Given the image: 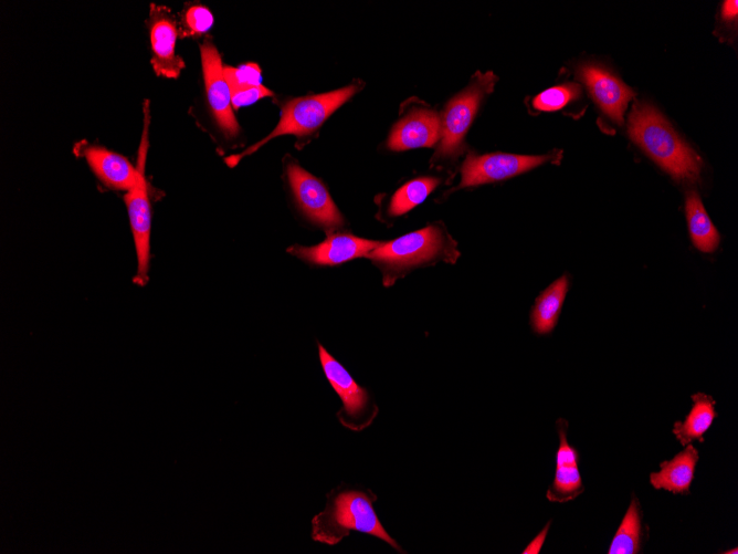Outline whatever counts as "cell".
I'll return each instance as SVG.
<instances>
[{
	"label": "cell",
	"mask_w": 738,
	"mask_h": 554,
	"mask_svg": "<svg viewBox=\"0 0 738 554\" xmlns=\"http://www.w3.org/2000/svg\"><path fill=\"white\" fill-rule=\"evenodd\" d=\"M377 495L370 490L340 483L326 494L323 511L312 520V539L327 545H336L352 531L376 536L399 553L405 551L381 524L373 503Z\"/></svg>",
	"instance_id": "obj_1"
},
{
	"label": "cell",
	"mask_w": 738,
	"mask_h": 554,
	"mask_svg": "<svg viewBox=\"0 0 738 554\" xmlns=\"http://www.w3.org/2000/svg\"><path fill=\"white\" fill-rule=\"evenodd\" d=\"M628 129L631 138L673 178L679 181L698 180L700 158L656 108L636 103L630 114Z\"/></svg>",
	"instance_id": "obj_2"
},
{
	"label": "cell",
	"mask_w": 738,
	"mask_h": 554,
	"mask_svg": "<svg viewBox=\"0 0 738 554\" xmlns=\"http://www.w3.org/2000/svg\"><path fill=\"white\" fill-rule=\"evenodd\" d=\"M361 82L325 94L292 98L282 106L276 127L261 142L238 156L226 159L229 165L238 164L245 155L252 154L272 138L292 134L304 137L316 132L327 117L361 88Z\"/></svg>",
	"instance_id": "obj_3"
},
{
	"label": "cell",
	"mask_w": 738,
	"mask_h": 554,
	"mask_svg": "<svg viewBox=\"0 0 738 554\" xmlns=\"http://www.w3.org/2000/svg\"><path fill=\"white\" fill-rule=\"evenodd\" d=\"M149 111L145 107V125L137 158V179L124 197L136 251V274L134 282L145 286L149 280L151 208L148 184L145 177V161L148 149Z\"/></svg>",
	"instance_id": "obj_4"
},
{
	"label": "cell",
	"mask_w": 738,
	"mask_h": 554,
	"mask_svg": "<svg viewBox=\"0 0 738 554\" xmlns=\"http://www.w3.org/2000/svg\"><path fill=\"white\" fill-rule=\"evenodd\" d=\"M318 354L325 376L342 403L337 412L339 422L352 431L365 430L378 416V406L370 398L368 390L358 385L347 369L320 344Z\"/></svg>",
	"instance_id": "obj_5"
},
{
	"label": "cell",
	"mask_w": 738,
	"mask_h": 554,
	"mask_svg": "<svg viewBox=\"0 0 738 554\" xmlns=\"http://www.w3.org/2000/svg\"><path fill=\"white\" fill-rule=\"evenodd\" d=\"M495 76L487 73L454 97L446 106L441 123V143L437 156H452L458 153L462 139L471 125L479 102L486 92L492 91Z\"/></svg>",
	"instance_id": "obj_6"
},
{
	"label": "cell",
	"mask_w": 738,
	"mask_h": 554,
	"mask_svg": "<svg viewBox=\"0 0 738 554\" xmlns=\"http://www.w3.org/2000/svg\"><path fill=\"white\" fill-rule=\"evenodd\" d=\"M442 247L441 231L436 227H426L393 241L381 242L368 257L388 268L400 270L431 260L440 253Z\"/></svg>",
	"instance_id": "obj_7"
},
{
	"label": "cell",
	"mask_w": 738,
	"mask_h": 554,
	"mask_svg": "<svg viewBox=\"0 0 738 554\" xmlns=\"http://www.w3.org/2000/svg\"><path fill=\"white\" fill-rule=\"evenodd\" d=\"M151 44V65L158 76L176 79L184 61L176 54L177 21L166 6L150 3L147 19Z\"/></svg>",
	"instance_id": "obj_8"
},
{
	"label": "cell",
	"mask_w": 738,
	"mask_h": 554,
	"mask_svg": "<svg viewBox=\"0 0 738 554\" xmlns=\"http://www.w3.org/2000/svg\"><path fill=\"white\" fill-rule=\"evenodd\" d=\"M203 79L209 105L221 128L229 137L239 132V124L233 114L231 90L223 74L221 56L210 39L200 45Z\"/></svg>",
	"instance_id": "obj_9"
},
{
	"label": "cell",
	"mask_w": 738,
	"mask_h": 554,
	"mask_svg": "<svg viewBox=\"0 0 738 554\" xmlns=\"http://www.w3.org/2000/svg\"><path fill=\"white\" fill-rule=\"evenodd\" d=\"M288 180L301 209L314 222L326 229L342 224V218L319 179L295 163L287 164Z\"/></svg>",
	"instance_id": "obj_10"
},
{
	"label": "cell",
	"mask_w": 738,
	"mask_h": 554,
	"mask_svg": "<svg viewBox=\"0 0 738 554\" xmlns=\"http://www.w3.org/2000/svg\"><path fill=\"white\" fill-rule=\"evenodd\" d=\"M550 156H525L514 154L468 155L462 167L460 187L503 180L523 174L549 160Z\"/></svg>",
	"instance_id": "obj_11"
},
{
	"label": "cell",
	"mask_w": 738,
	"mask_h": 554,
	"mask_svg": "<svg viewBox=\"0 0 738 554\" xmlns=\"http://www.w3.org/2000/svg\"><path fill=\"white\" fill-rule=\"evenodd\" d=\"M559 436V448L556 456V472L546 496L550 502L563 503L580 495L584 487L579 472V452L567 440L568 421L559 418L556 421Z\"/></svg>",
	"instance_id": "obj_12"
},
{
	"label": "cell",
	"mask_w": 738,
	"mask_h": 554,
	"mask_svg": "<svg viewBox=\"0 0 738 554\" xmlns=\"http://www.w3.org/2000/svg\"><path fill=\"white\" fill-rule=\"evenodd\" d=\"M580 79L600 108L618 124H623V113L634 96L631 88L605 69L587 64L580 67Z\"/></svg>",
	"instance_id": "obj_13"
},
{
	"label": "cell",
	"mask_w": 738,
	"mask_h": 554,
	"mask_svg": "<svg viewBox=\"0 0 738 554\" xmlns=\"http://www.w3.org/2000/svg\"><path fill=\"white\" fill-rule=\"evenodd\" d=\"M381 242L361 239L351 234H331L314 247L294 245L288 252L316 264H339L355 258L368 255Z\"/></svg>",
	"instance_id": "obj_14"
},
{
	"label": "cell",
	"mask_w": 738,
	"mask_h": 554,
	"mask_svg": "<svg viewBox=\"0 0 738 554\" xmlns=\"http://www.w3.org/2000/svg\"><path fill=\"white\" fill-rule=\"evenodd\" d=\"M77 147L78 154L106 187L128 191L136 184L137 167L124 156L98 145L78 144Z\"/></svg>",
	"instance_id": "obj_15"
},
{
	"label": "cell",
	"mask_w": 738,
	"mask_h": 554,
	"mask_svg": "<svg viewBox=\"0 0 738 554\" xmlns=\"http://www.w3.org/2000/svg\"><path fill=\"white\" fill-rule=\"evenodd\" d=\"M440 134L441 122L435 112L412 111L394 125L388 147L392 150L430 147L436 143Z\"/></svg>",
	"instance_id": "obj_16"
},
{
	"label": "cell",
	"mask_w": 738,
	"mask_h": 554,
	"mask_svg": "<svg viewBox=\"0 0 738 554\" xmlns=\"http://www.w3.org/2000/svg\"><path fill=\"white\" fill-rule=\"evenodd\" d=\"M698 459V450L692 442L687 443L673 459L662 461L660 471L651 472V485L656 490L663 489L674 494H689Z\"/></svg>",
	"instance_id": "obj_17"
},
{
	"label": "cell",
	"mask_w": 738,
	"mask_h": 554,
	"mask_svg": "<svg viewBox=\"0 0 738 554\" xmlns=\"http://www.w3.org/2000/svg\"><path fill=\"white\" fill-rule=\"evenodd\" d=\"M693 406L684 421H675L672 432L676 440L686 446L693 440L704 442V435L717 417L716 401L709 395L696 393L692 395Z\"/></svg>",
	"instance_id": "obj_18"
},
{
	"label": "cell",
	"mask_w": 738,
	"mask_h": 554,
	"mask_svg": "<svg viewBox=\"0 0 738 554\" xmlns=\"http://www.w3.org/2000/svg\"><path fill=\"white\" fill-rule=\"evenodd\" d=\"M568 286V278L562 275L537 296L530 312V325L535 333L549 334L556 327Z\"/></svg>",
	"instance_id": "obj_19"
},
{
	"label": "cell",
	"mask_w": 738,
	"mask_h": 554,
	"mask_svg": "<svg viewBox=\"0 0 738 554\" xmlns=\"http://www.w3.org/2000/svg\"><path fill=\"white\" fill-rule=\"evenodd\" d=\"M686 219L694 245L702 252H713L719 244V233L710 221L696 191H689L685 201Z\"/></svg>",
	"instance_id": "obj_20"
},
{
	"label": "cell",
	"mask_w": 738,
	"mask_h": 554,
	"mask_svg": "<svg viewBox=\"0 0 738 554\" xmlns=\"http://www.w3.org/2000/svg\"><path fill=\"white\" fill-rule=\"evenodd\" d=\"M644 535L641 505L633 493L628 511L612 539L608 553L637 554L642 550Z\"/></svg>",
	"instance_id": "obj_21"
},
{
	"label": "cell",
	"mask_w": 738,
	"mask_h": 554,
	"mask_svg": "<svg viewBox=\"0 0 738 554\" xmlns=\"http://www.w3.org/2000/svg\"><path fill=\"white\" fill-rule=\"evenodd\" d=\"M437 184L439 179L431 177L418 178L407 182L393 195L389 208L390 215L400 216L408 212L421 203Z\"/></svg>",
	"instance_id": "obj_22"
},
{
	"label": "cell",
	"mask_w": 738,
	"mask_h": 554,
	"mask_svg": "<svg viewBox=\"0 0 738 554\" xmlns=\"http://www.w3.org/2000/svg\"><path fill=\"white\" fill-rule=\"evenodd\" d=\"M213 24L211 11L202 4H189L180 14L178 34L180 38L199 36Z\"/></svg>",
	"instance_id": "obj_23"
},
{
	"label": "cell",
	"mask_w": 738,
	"mask_h": 554,
	"mask_svg": "<svg viewBox=\"0 0 738 554\" xmlns=\"http://www.w3.org/2000/svg\"><path fill=\"white\" fill-rule=\"evenodd\" d=\"M579 94L580 88L576 84L555 86L537 95L534 106L540 111H557L577 98Z\"/></svg>",
	"instance_id": "obj_24"
},
{
	"label": "cell",
	"mask_w": 738,
	"mask_h": 554,
	"mask_svg": "<svg viewBox=\"0 0 738 554\" xmlns=\"http://www.w3.org/2000/svg\"><path fill=\"white\" fill-rule=\"evenodd\" d=\"M223 74L231 91L262 85L261 69L255 63L242 64L239 67L225 65Z\"/></svg>",
	"instance_id": "obj_25"
},
{
	"label": "cell",
	"mask_w": 738,
	"mask_h": 554,
	"mask_svg": "<svg viewBox=\"0 0 738 554\" xmlns=\"http://www.w3.org/2000/svg\"><path fill=\"white\" fill-rule=\"evenodd\" d=\"M273 93L264 85L239 88L231 91L232 108L239 109L242 106L250 105L262 97L271 96Z\"/></svg>",
	"instance_id": "obj_26"
},
{
	"label": "cell",
	"mask_w": 738,
	"mask_h": 554,
	"mask_svg": "<svg viewBox=\"0 0 738 554\" xmlns=\"http://www.w3.org/2000/svg\"><path fill=\"white\" fill-rule=\"evenodd\" d=\"M549 524H550V522H548V523L546 524V526L542 529V531H541L539 534H537V536H536V537L530 542V544L524 550V552H523L524 554H527V553H539V551H540V548H541V546H542V544H544V542H545V539H546V536H547V532H548V530H549Z\"/></svg>",
	"instance_id": "obj_27"
},
{
	"label": "cell",
	"mask_w": 738,
	"mask_h": 554,
	"mask_svg": "<svg viewBox=\"0 0 738 554\" xmlns=\"http://www.w3.org/2000/svg\"><path fill=\"white\" fill-rule=\"evenodd\" d=\"M738 2L736 0L734 1H725L721 7V17L726 20H732L737 17V11H738Z\"/></svg>",
	"instance_id": "obj_28"
},
{
	"label": "cell",
	"mask_w": 738,
	"mask_h": 554,
	"mask_svg": "<svg viewBox=\"0 0 738 554\" xmlns=\"http://www.w3.org/2000/svg\"><path fill=\"white\" fill-rule=\"evenodd\" d=\"M723 553H725V554H729V553L737 554V553H738V548L735 547L732 551H731V550H728V551H725V552H723Z\"/></svg>",
	"instance_id": "obj_29"
}]
</instances>
